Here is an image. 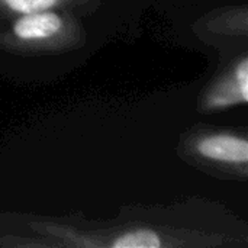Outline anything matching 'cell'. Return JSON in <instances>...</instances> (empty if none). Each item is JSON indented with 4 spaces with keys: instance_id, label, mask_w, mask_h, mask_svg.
Instances as JSON below:
<instances>
[{
    "instance_id": "1",
    "label": "cell",
    "mask_w": 248,
    "mask_h": 248,
    "mask_svg": "<svg viewBox=\"0 0 248 248\" xmlns=\"http://www.w3.org/2000/svg\"><path fill=\"white\" fill-rule=\"evenodd\" d=\"M78 39V23L51 9L17 15L9 29L0 32V46L19 52L61 51L74 46Z\"/></svg>"
},
{
    "instance_id": "2",
    "label": "cell",
    "mask_w": 248,
    "mask_h": 248,
    "mask_svg": "<svg viewBox=\"0 0 248 248\" xmlns=\"http://www.w3.org/2000/svg\"><path fill=\"white\" fill-rule=\"evenodd\" d=\"M193 151L198 157L215 163L241 169L246 174L248 164V141L230 132H212L199 135L193 141Z\"/></svg>"
},
{
    "instance_id": "3",
    "label": "cell",
    "mask_w": 248,
    "mask_h": 248,
    "mask_svg": "<svg viewBox=\"0 0 248 248\" xmlns=\"http://www.w3.org/2000/svg\"><path fill=\"white\" fill-rule=\"evenodd\" d=\"M248 100V58L241 57L227 74L219 77L203 94V110H222Z\"/></svg>"
},
{
    "instance_id": "4",
    "label": "cell",
    "mask_w": 248,
    "mask_h": 248,
    "mask_svg": "<svg viewBox=\"0 0 248 248\" xmlns=\"http://www.w3.org/2000/svg\"><path fill=\"white\" fill-rule=\"evenodd\" d=\"M173 246L164 240V237L150 228H131L110 235L106 241H102L99 247L110 248H161Z\"/></svg>"
},
{
    "instance_id": "5",
    "label": "cell",
    "mask_w": 248,
    "mask_h": 248,
    "mask_svg": "<svg viewBox=\"0 0 248 248\" xmlns=\"http://www.w3.org/2000/svg\"><path fill=\"white\" fill-rule=\"evenodd\" d=\"M81 1L84 0H0V15L4 17H15L31 12L76 6Z\"/></svg>"
}]
</instances>
